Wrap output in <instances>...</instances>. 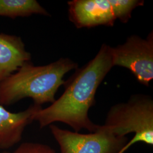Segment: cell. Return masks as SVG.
<instances>
[{"label":"cell","instance_id":"1","mask_svg":"<svg viewBox=\"0 0 153 153\" xmlns=\"http://www.w3.org/2000/svg\"><path fill=\"white\" fill-rule=\"evenodd\" d=\"M111 47L103 44L97 55L76 71L65 82V91L49 107H39L33 115L41 128L60 122L74 131L86 129L95 131L99 125L93 123L88 111L95 103V97L99 85L114 67Z\"/></svg>","mask_w":153,"mask_h":153},{"label":"cell","instance_id":"2","mask_svg":"<svg viewBox=\"0 0 153 153\" xmlns=\"http://www.w3.org/2000/svg\"><path fill=\"white\" fill-rule=\"evenodd\" d=\"M77 68L76 62L68 58L43 66L26 62L0 83V104L8 105L26 98L41 107L45 103L52 104L59 88L65 83L64 76Z\"/></svg>","mask_w":153,"mask_h":153},{"label":"cell","instance_id":"3","mask_svg":"<svg viewBox=\"0 0 153 153\" xmlns=\"http://www.w3.org/2000/svg\"><path fill=\"white\" fill-rule=\"evenodd\" d=\"M104 126L114 134L126 137L134 133L119 153H125L138 142L153 145V101L151 97L142 94L131 97L125 103L111 107L107 115Z\"/></svg>","mask_w":153,"mask_h":153},{"label":"cell","instance_id":"4","mask_svg":"<svg viewBox=\"0 0 153 153\" xmlns=\"http://www.w3.org/2000/svg\"><path fill=\"white\" fill-rule=\"evenodd\" d=\"M49 126L60 153H119L128 142L127 137L116 136L104 125L87 134Z\"/></svg>","mask_w":153,"mask_h":153},{"label":"cell","instance_id":"5","mask_svg":"<svg viewBox=\"0 0 153 153\" xmlns=\"http://www.w3.org/2000/svg\"><path fill=\"white\" fill-rule=\"evenodd\" d=\"M111 52L114 66L127 68L141 84L149 86L153 79V32L146 39L131 35Z\"/></svg>","mask_w":153,"mask_h":153},{"label":"cell","instance_id":"6","mask_svg":"<svg viewBox=\"0 0 153 153\" xmlns=\"http://www.w3.org/2000/svg\"><path fill=\"white\" fill-rule=\"evenodd\" d=\"M68 4L69 19L78 28L113 26L116 20L109 0H73Z\"/></svg>","mask_w":153,"mask_h":153},{"label":"cell","instance_id":"7","mask_svg":"<svg viewBox=\"0 0 153 153\" xmlns=\"http://www.w3.org/2000/svg\"><path fill=\"white\" fill-rule=\"evenodd\" d=\"M39 107L33 104L14 113L0 104V148L9 149L21 141L25 128L33 121V115Z\"/></svg>","mask_w":153,"mask_h":153},{"label":"cell","instance_id":"8","mask_svg":"<svg viewBox=\"0 0 153 153\" xmlns=\"http://www.w3.org/2000/svg\"><path fill=\"white\" fill-rule=\"evenodd\" d=\"M31 59L22 39L0 33V83L25 63L30 62Z\"/></svg>","mask_w":153,"mask_h":153},{"label":"cell","instance_id":"9","mask_svg":"<svg viewBox=\"0 0 153 153\" xmlns=\"http://www.w3.org/2000/svg\"><path fill=\"white\" fill-rule=\"evenodd\" d=\"M33 14L49 16L48 11L35 0H0V16L16 18Z\"/></svg>","mask_w":153,"mask_h":153},{"label":"cell","instance_id":"10","mask_svg":"<svg viewBox=\"0 0 153 153\" xmlns=\"http://www.w3.org/2000/svg\"><path fill=\"white\" fill-rule=\"evenodd\" d=\"M115 17L123 23H126L131 18V13L137 7L143 5L142 0H109Z\"/></svg>","mask_w":153,"mask_h":153},{"label":"cell","instance_id":"11","mask_svg":"<svg viewBox=\"0 0 153 153\" xmlns=\"http://www.w3.org/2000/svg\"><path fill=\"white\" fill-rule=\"evenodd\" d=\"M13 153H56L48 145L38 142H24Z\"/></svg>","mask_w":153,"mask_h":153},{"label":"cell","instance_id":"12","mask_svg":"<svg viewBox=\"0 0 153 153\" xmlns=\"http://www.w3.org/2000/svg\"><path fill=\"white\" fill-rule=\"evenodd\" d=\"M2 153H10L9 152H3Z\"/></svg>","mask_w":153,"mask_h":153}]
</instances>
